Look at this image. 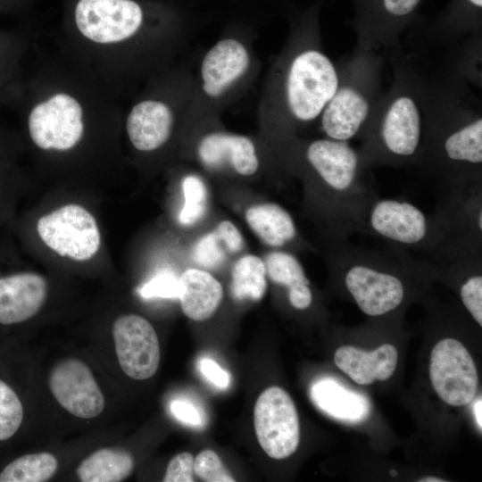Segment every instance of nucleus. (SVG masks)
<instances>
[{
    "mask_svg": "<svg viewBox=\"0 0 482 482\" xmlns=\"http://www.w3.org/2000/svg\"><path fill=\"white\" fill-rule=\"evenodd\" d=\"M468 85L449 76L423 86V134L417 167L440 187L482 184V112Z\"/></svg>",
    "mask_w": 482,
    "mask_h": 482,
    "instance_id": "obj_1",
    "label": "nucleus"
},
{
    "mask_svg": "<svg viewBox=\"0 0 482 482\" xmlns=\"http://www.w3.org/2000/svg\"><path fill=\"white\" fill-rule=\"evenodd\" d=\"M388 56L392 83L360 137L358 153L364 170L372 166H416L420 153L425 78L400 49Z\"/></svg>",
    "mask_w": 482,
    "mask_h": 482,
    "instance_id": "obj_2",
    "label": "nucleus"
},
{
    "mask_svg": "<svg viewBox=\"0 0 482 482\" xmlns=\"http://www.w3.org/2000/svg\"><path fill=\"white\" fill-rule=\"evenodd\" d=\"M304 171L320 195L321 213L331 242L365 234L366 213L374 192L364 181L358 150L348 141L319 138L297 145Z\"/></svg>",
    "mask_w": 482,
    "mask_h": 482,
    "instance_id": "obj_3",
    "label": "nucleus"
},
{
    "mask_svg": "<svg viewBox=\"0 0 482 482\" xmlns=\"http://www.w3.org/2000/svg\"><path fill=\"white\" fill-rule=\"evenodd\" d=\"M328 258L357 306L371 317L399 308L406 297L409 277L430 271L422 258L391 248L359 247L348 240L331 242Z\"/></svg>",
    "mask_w": 482,
    "mask_h": 482,
    "instance_id": "obj_4",
    "label": "nucleus"
},
{
    "mask_svg": "<svg viewBox=\"0 0 482 482\" xmlns=\"http://www.w3.org/2000/svg\"><path fill=\"white\" fill-rule=\"evenodd\" d=\"M279 103L287 120L307 124L320 119L336 92L338 71L314 33L291 38L281 63Z\"/></svg>",
    "mask_w": 482,
    "mask_h": 482,
    "instance_id": "obj_5",
    "label": "nucleus"
},
{
    "mask_svg": "<svg viewBox=\"0 0 482 482\" xmlns=\"http://www.w3.org/2000/svg\"><path fill=\"white\" fill-rule=\"evenodd\" d=\"M337 66V87L319 120L326 137L349 142L361 137L383 96V58L356 46Z\"/></svg>",
    "mask_w": 482,
    "mask_h": 482,
    "instance_id": "obj_6",
    "label": "nucleus"
},
{
    "mask_svg": "<svg viewBox=\"0 0 482 482\" xmlns=\"http://www.w3.org/2000/svg\"><path fill=\"white\" fill-rule=\"evenodd\" d=\"M365 234L385 242L388 248L429 259L444 247L445 234L435 214H427L409 201L375 197L365 217ZM412 255V254H411Z\"/></svg>",
    "mask_w": 482,
    "mask_h": 482,
    "instance_id": "obj_7",
    "label": "nucleus"
},
{
    "mask_svg": "<svg viewBox=\"0 0 482 482\" xmlns=\"http://www.w3.org/2000/svg\"><path fill=\"white\" fill-rule=\"evenodd\" d=\"M445 234V243L433 257L482 254V184L440 187L434 213Z\"/></svg>",
    "mask_w": 482,
    "mask_h": 482,
    "instance_id": "obj_8",
    "label": "nucleus"
},
{
    "mask_svg": "<svg viewBox=\"0 0 482 482\" xmlns=\"http://www.w3.org/2000/svg\"><path fill=\"white\" fill-rule=\"evenodd\" d=\"M43 243L61 257L87 261L101 245V234L92 213L70 204L41 216L36 225Z\"/></svg>",
    "mask_w": 482,
    "mask_h": 482,
    "instance_id": "obj_9",
    "label": "nucleus"
},
{
    "mask_svg": "<svg viewBox=\"0 0 482 482\" xmlns=\"http://www.w3.org/2000/svg\"><path fill=\"white\" fill-rule=\"evenodd\" d=\"M27 129L37 147L45 151H69L83 137V108L71 95L54 93L30 108Z\"/></svg>",
    "mask_w": 482,
    "mask_h": 482,
    "instance_id": "obj_10",
    "label": "nucleus"
},
{
    "mask_svg": "<svg viewBox=\"0 0 482 482\" xmlns=\"http://www.w3.org/2000/svg\"><path fill=\"white\" fill-rule=\"evenodd\" d=\"M257 440L272 459L293 454L300 441L299 418L290 395L281 387L270 386L261 393L253 409Z\"/></svg>",
    "mask_w": 482,
    "mask_h": 482,
    "instance_id": "obj_11",
    "label": "nucleus"
},
{
    "mask_svg": "<svg viewBox=\"0 0 482 482\" xmlns=\"http://www.w3.org/2000/svg\"><path fill=\"white\" fill-rule=\"evenodd\" d=\"M429 376L435 392L447 404L467 405L478 392V377L474 361L456 339L445 338L434 346Z\"/></svg>",
    "mask_w": 482,
    "mask_h": 482,
    "instance_id": "obj_12",
    "label": "nucleus"
},
{
    "mask_svg": "<svg viewBox=\"0 0 482 482\" xmlns=\"http://www.w3.org/2000/svg\"><path fill=\"white\" fill-rule=\"evenodd\" d=\"M142 21V10L132 0H79L75 8L78 29L97 44L125 41L137 32Z\"/></svg>",
    "mask_w": 482,
    "mask_h": 482,
    "instance_id": "obj_13",
    "label": "nucleus"
},
{
    "mask_svg": "<svg viewBox=\"0 0 482 482\" xmlns=\"http://www.w3.org/2000/svg\"><path fill=\"white\" fill-rule=\"evenodd\" d=\"M112 336L118 362L129 378L153 377L160 363V345L151 323L142 316L126 314L113 323Z\"/></svg>",
    "mask_w": 482,
    "mask_h": 482,
    "instance_id": "obj_14",
    "label": "nucleus"
},
{
    "mask_svg": "<svg viewBox=\"0 0 482 482\" xmlns=\"http://www.w3.org/2000/svg\"><path fill=\"white\" fill-rule=\"evenodd\" d=\"M49 387L56 401L70 413L93 419L104 408V395L89 368L79 360L65 359L49 376Z\"/></svg>",
    "mask_w": 482,
    "mask_h": 482,
    "instance_id": "obj_15",
    "label": "nucleus"
},
{
    "mask_svg": "<svg viewBox=\"0 0 482 482\" xmlns=\"http://www.w3.org/2000/svg\"><path fill=\"white\" fill-rule=\"evenodd\" d=\"M247 47L238 39L228 37L216 42L203 57L201 88L204 96L219 99L236 86L250 68Z\"/></svg>",
    "mask_w": 482,
    "mask_h": 482,
    "instance_id": "obj_16",
    "label": "nucleus"
},
{
    "mask_svg": "<svg viewBox=\"0 0 482 482\" xmlns=\"http://www.w3.org/2000/svg\"><path fill=\"white\" fill-rule=\"evenodd\" d=\"M196 154L204 167L211 170H228L240 176H252L260 167L253 141L244 135L212 131L198 142Z\"/></svg>",
    "mask_w": 482,
    "mask_h": 482,
    "instance_id": "obj_17",
    "label": "nucleus"
},
{
    "mask_svg": "<svg viewBox=\"0 0 482 482\" xmlns=\"http://www.w3.org/2000/svg\"><path fill=\"white\" fill-rule=\"evenodd\" d=\"M173 124L174 114L169 104L157 99H145L130 110L126 120V131L137 150L152 152L169 140Z\"/></svg>",
    "mask_w": 482,
    "mask_h": 482,
    "instance_id": "obj_18",
    "label": "nucleus"
},
{
    "mask_svg": "<svg viewBox=\"0 0 482 482\" xmlns=\"http://www.w3.org/2000/svg\"><path fill=\"white\" fill-rule=\"evenodd\" d=\"M398 361V352L390 344H384L367 352L351 345L339 347L334 355L337 367L358 385H370L376 380L388 379Z\"/></svg>",
    "mask_w": 482,
    "mask_h": 482,
    "instance_id": "obj_19",
    "label": "nucleus"
},
{
    "mask_svg": "<svg viewBox=\"0 0 482 482\" xmlns=\"http://www.w3.org/2000/svg\"><path fill=\"white\" fill-rule=\"evenodd\" d=\"M178 298L187 318L203 321L218 309L223 298V287L209 271L189 268L179 277Z\"/></svg>",
    "mask_w": 482,
    "mask_h": 482,
    "instance_id": "obj_20",
    "label": "nucleus"
},
{
    "mask_svg": "<svg viewBox=\"0 0 482 482\" xmlns=\"http://www.w3.org/2000/svg\"><path fill=\"white\" fill-rule=\"evenodd\" d=\"M310 395L321 411L342 422L358 423L370 413V403L364 395L332 378L316 380L311 386Z\"/></svg>",
    "mask_w": 482,
    "mask_h": 482,
    "instance_id": "obj_21",
    "label": "nucleus"
},
{
    "mask_svg": "<svg viewBox=\"0 0 482 482\" xmlns=\"http://www.w3.org/2000/svg\"><path fill=\"white\" fill-rule=\"evenodd\" d=\"M264 262L269 278L287 289L291 306L298 311L308 309L313 295L298 258L287 251L275 250L267 254Z\"/></svg>",
    "mask_w": 482,
    "mask_h": 482,
    "instance_id": "obj_22",
    "label": "nucleus"
},
{
    "mask_svg": "<svg viewBox=\"0 0 482 482\" xmlns=\"http://www.w3.org/2000/svg\"><path fill=\"white\" fill-rule=\"evenodd\" d=\"M245 219L252 231L266 245L281 248L293 243L297 229L292 215L276 203H264L248 207Z\"/></svg>",
    "mask_w": 482,
    "mask_h": 482,
    "instance_id": "obj_23",
    "label": "nucleus"
},
{
    "mask_svg": "<svg viewBox=\"0 0 482 482\" xmlns=\"http://www.w3.org/2000/svg\"><path fill=\"white\" fill-rule=\"evenodd\" d=\"M245 240L238 228L229 220H221L215 229L202 237L192 250L193 260L200 266H220L228 255L241 252Z\"/></svg>",
    "mask_w": 482,
    "mask_h": 482,
    "instance_id": "obj_24",
    "label": "nucleus"
},
{
    "mask_svg": "<svg viewBox=\"0 0 482 482\" xmlns=\"http://www.w3.org/2000/svg\"><path fill=\"white\" fill-rule=\"evenodd\" d=\"M134 460L126 451L104 448L94 452L79 465L76 474L82 482H119L127 478Z\"/></svg>",
    "mask_w": 482,
    "mask_h": 482,
    "instance_id": "obj_25",
    "label": "nucleus"
},
{
    "mask_svg": "<svg viewBox=\"0 0 482 482\" xmlns=\"http://www.w3.org/2000/svg\"><path fill=\"white\" fill-rule=\"evenodd\" d=\"M265 262L255 254L238 258L231 270L230 292L238 301L261 300L267 290Z\"/></svg>",
    "mask_w": 482,
    "mask_h": 482,
    "instance_id": "obj_26",
    "label": "nucleus"
},
{
    "mask_svg": "<svg viewBox=\"0 0 482 482\" xmlns=\"http://www.w3.org/2000/svg\"><path fill=\"white\" fill-rule=\"evenodd\" d=\"M453 45L455 47L449 61V73L447 76L481 89V32L470 35Z\"/></svg>",
    "mask_w": 482,
    "mask_h": 482,
    "instance_id": "obj_27",
    "label": "nucleus"
},
{
    "mask_svg": "<svg viewBox=\"0 0 482 482\" xmlns=\"http://www.w3.org/2000/svg\"><path fill=\"white\" fill-rule=\"evenodd\" d=\"M57 467V460L51 453L26 454L3 469L0 482H44L54 476Z\"/></svg>",
    "mask_w": 482,
    "mask_h": 482,
    "instance_id": "obj_28",
    "label": "nucleus"
},
{
    "mask_svg": "<svg viewBox=\"0 0 482 482\" xmlns=\"http://www.w3.org/2000/svg\"><path fill=\"white\" fill-rule=\"evenodd\" d=\"M184 204L179 214L183 226L196 224L205 214L208 191L204 180L197 175H187L182 180Z\"/></svg>",
    "mask_w": 482,
    "mask_h": 482,
    "instance_id": "obj_29",
    "label": "nucleus"
},
{
    "mask_svg": "<svg viewBox=\"0 0 482 482\" xmlns=\"http://www.w3.org/2000/svg\"><path fill=\"white\" fill-rule=\"evenodd\" d=\"M481 265V259L470 262L463 271L460 286L462 304L479 326H482Z\"/></svg>",
    "mask_w": 482,
    "mask_h": 482,
    "instance_id": "obj_30",
    "label": "nucleus"
},
{
    "mask_svg": "<svg viewBox=\"0 0 482 482\" xmlns=\"http://www.w3.org/2000/svg\"><path fill=\"white\" fill-rule=\"evenodd\" d=\"M23 405L13 389L0 380V441L12 437L21 425Z\"/></svg>",
    "mask_w": 482,
    "mask_h": 482,
    "instance_id": "obj_31",
    "label": "nucleus"
},
{
    "mask_svg": "<svg viewBox=\"0 0 482 482\" xmlns=\"http://www.w3.org/2000/svg\"><path fill=\"white\" fill-rule=\"evenodd\" d=\"M194 472L206 482H233L218 454L212 450H204L194 460Z\"/></svg>",
    "mask_w": 482,
    "mask_h": 482,
    "instance_id": "obj_32",
    "label": "nucleus"
},
{
    "mask_svg": "<svg viewBox=\"0 0 482 482\" xmlns=\"http://www.w3.org/2000/svg\"><path fill=\"white\" fill-rule=\"evenodd\" d=\"M178 292L179 277L171 273H162L144 285L140 295L145 298L154 296L175 298L178 297Z\"/></svg>",
    "mask_w": 482,
    "mask_h": 482,
    "instance_id": "obj_33",
    "label": "nucleus"
},
{
    "mask_svg": "<svg viewBox=\"0 0 482 482\" xmlns=\"http://www.w3.org/2000/svg\"><path fill=\"white\" fill-rule=\"evenodd\" d=\"M194 458L189 453H180L169 462L162 481L193 482Z\"/></svg>",
    "mask_w": 482,
    "mask_h": 482,
    "instance_id": "obj_34",
    "label": "nucleus"
},
{
    "mask_svg": "<svg viewBox=\"0 0 482 482\" xmlns=\"http://www.w3.org/2000/svg\"><path fill=\"white\" fill-rule=\"evenodd\" d=\"M172 415L179 421L192 427H203L205 417L203 411L191 400L175 399L170 404Z\"/></svg>",
    "mask_w": 482,
    "mask_h": 482,
    "instance_id": "obj_35",
    "label": "nucleus"
},
{
    "mask_svg": "<svg viewBox=\"0 0 482 482\" xmlns=\"http://www.w3.org/2000/svg\"><path fill=\"white\" fill-rule=\"evenodd\" d=\"M198 369L200 373L219 389H226L229 386L230 381L229 374L214 360L208 357L200 359Z\"/></svg>",
    "mask_w": 482,
    "mask_h": 482,
    "instance_id": "obj_36",
    "label": "nucleus"
},
{
    "mask_svg": "<svg viewBox=\"0 0 482 482\" xmlns=\"http://www.w3.org/2000/svg\"><path fill=\"white\" fill-rule=\"evenodd\" d=\"M15 54V47L12 39L0 36V91L12 75Z\"/></svg>",
    "mask_w": 482,
    "mask_h": 482,
    "instance_id": "obj_37",
    "label": "nucleus"
},
{
    "mask_svg": "<svg viewBox=\"0 0 482 482\" xmlns=\"http://www.w3.org/2000/svg\"><path fill=\"white\" fill-rule=\"evenodd\" d=\"M482 401H481V397L479 396V398L476 401L474 406H473V411H474V416H475V420H476V422L479 428V429L481 430L482 429Z\"/></svg>",
    "mask_w": 482,
    "mask_h": 482,
    "instance_id": "obj_38",
    "label": "nucleus"
},
{
    "mask_svg": "<svg viewBox=\"0 0 482 482\" xmlns=\"http://www.w3.org/2000/svg\"><path fill=\"white\" fill-rule=\"evenodd\" d=\"M420 482H445V480L436 477H426L419 479Z\"/></svg>",
    "mask_w": 482,
    "mask_h": 482,
    "instance_id": "obj_39",
    "label": "nucleus"
},
{
    "mask_svg": "<svg viewBox=\"0 0 482 482\" xmlns=\"http://www.w3.org/2000/svg\"><path fill=\"white\" fill-rule=\"evenodd\" d=\"M472 4L481 9L482 0H469Z\"/></svg>",
    "mask_w": 482,
    "mask_h": 482,
    "instance_id": "obj_40",
    "label": "nucleus"
},
{
    "mask_svg": "<svg viewBox=\"0 0 482 482\" xmlns=\"http://www.w3.org/2000/svg\"><path fill=\"white\" fill-rule=\"evenodd\" d=\"M390 474H391L392 476H396V475H397V472H396L395 470H391V471H390Z\"/></svg>",
    "mask_w": 482,
    "mask_h": 482,
    "instance_id": "obj_41",
    "label": "nucleus"
},
{
    "mask_svg": "<svg viewBox=\"0 0 482 482\" xmlns=\"http://www.w3.org/2000/svg\"><path fill=\"white\" fill-rule=\"evenodd\" d=\"M0 154H1V153H0ZM0 155H1V154H0ZM4 162V160L2 162V160H1V158H0V179H1V170H2L1 164H2V162Z\"/></svg>",
    "mask_w": 482,
    "mask_h": 482,
    "instance_id": "obj_42",
    "label": "nucleus"
}]
</instances>
